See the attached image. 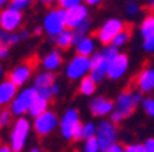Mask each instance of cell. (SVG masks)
<instances>
[{"label": "cell", "instance_id": "cell-1", "mask_svg": "<svg viewBox=\"0 0 154 152\" xmlns=\"http://www.w3.org/2000/svg\"><path fill=\"white\" fill-rule=\"evenodd\" d=\"M142 100L143 94L134 88H125L119 91L118 96L115 97V111L110 116V120L115 122L116 125L122 123L125 119L134 114V111L140 106Z\"/></svg>", "mask_w": 154, "mask_h": 152}, {"label": "cell", "instance_id": "cell-2", "mask_svg": "<svg viewBox=\"0 0 154 152\" xmlns=\"http://www.w3.org/2000/svg\"><path fill=\"white\" fill-rule=\"evenodd\" d=\"M43 34L48 38L55 40L61 32L67 29V11L60 8V6H51L45 12L41 18V25Z\"/></svg>", "mask_w": 154, "mask_h": 152}, {"label": "cell", "instance_id": "cell-3", "mask_svg": "<svg viewBox=\"0 0 154 152\" xmlns=\"http://www.w3.org/2000/svg\"><path fill=\"white\" fill-rule=\"evenodd\" d=\"M32 129V122L25 116V117H17L9 128V136H8V146L14 152H23L28 140L31 137Z\"/></svg>", "mask_w": 154, "mask_h": 152}, {"label": "cell", "instance_id": "cell-4", "mask_svg": "<svg viewBox=\"0 0 154 152\" xmlns=\"http://www.w3.org/2000/svg\"><path fill=\"white\" fill-rule=\"evenodd\" d=\"M82 120L79 116V111L76 108L70 106L67 110H64V113L60 116V126L58 131L63 140L66 142H73L78 139L79 129H81Z\"/></svg>", "mask_w": 154, "mask_h": 152}, {"label": "cell", "instance_id": "cell-5", "mask_svg": "<svg viewBox=\"0 0 154 152\" xmlns=\"http://www.w3.org/2000/svg\"><path fill=\"white\" fill-rule=\"evenodd\" d=\"M32 87L37 90L38 94L48 97L49 100L55 99L61 91V85H60L55 73L45 72V70L35 73V76L32 79Z\"/></svg>", "mask_w": 154, "mask_h": 152}, {"label": "cell", "instance_id": "cell-6", "mask_svg": "<svg viewBox=\"0 0 154 152\" xmlns=\"http://www.w3.org/2000/svg\"><path fill=\"white\" fill-rule=\"evenodd\" d=\"M64 76L70 82H79L90 75V58L73 53L64 64Z\"/></svg>", "mask_w": 154, "mask_h": 152}, {"label": "cell", "instance_id": "cell-7", "mask_svg": "<svg viewBox=\"0 0 154 152\" xmlns=\"http://www.w3.org/2000/svg\"><path fill=\"white\" fill-rule=\"evenodd\" d=\"M127 28L125 21L119 17H110L107 20H104L101 26L96 29V35L95 38L98 40V43L104 47V46H110L113 43V40Z\"/></svg>", "mask_w": 154, "mask_h": 152}, {"label": "cell", "instance_id": "cell-8", "mask_svg": "<svg viewBox=\"0 0 154 152\" xmlns=\"http://www.w3.org/2000/svg\"><path fill=\"white\" fill-rule=\"evenodd\" d=\"M38 96L37 90L34 87H23L20 88L15 99L12 100V103L9 105V110L11 113L14 114V117H25L26 114H29V110H31V105L34 102V99Z\"/></svg>", "mask_w": 154, "mask_h": 152}, {"label": "cell", "instance_id": "cell-9", "mask_svg": "<svg viewBox=\"0 0 154 152\" xmlns=\"http://www.w3.org/2000/svg\"><path fill=\"white\" fill-rule=\"evenodd\" d=\"M60 126V116L54 110H48L41 116L32 119V129L38 137H49L52 136Z\"/></svg>", "mask_w": 154, "mask_h": 152}, {"label": "cell", "instance_id": "cell-10", "mask_svg": "<svg viewBox=\"0 0 154 152\" xmlns=\"http://www.w3.org/2000/svg\"><path fill=\"white\" fill-rule=\"evenodd\" d=\"M96 139L101 145L102 152L107 151L108 148H112L119 140L118 125L110 119H101V122L98 123V129H96Z\"/></svg>", "mask_w": 154, "mask_h": 152}, {"label": "cell", "instance_id": "cell-11", "mask_svg": "<svg viewBox=\"0 0 154 152\" xmlns=\"http://www.w3.org/2000/svg\"><path fill=\"white\" fill-rule=\"evenodd\" d=\"M34 76H35V69H34V64L31 61L20 62L8 72V79L12 81L18 88L26 87L34 79Z\"/></svg>", "mask_w": 154, "mask_h": 152}, {"label": "cell", "instance_id": "cell-12", "mask_svg": "<svg viewBox=\"0 0 154 152\" xmlns=\"http://www.w3.org/2000/svg\"><path fill=\"white\" fill-rule=\"evenodd\" d=\"M25 15L11 6L0 11V29L6 32H18L23 28Z\"/></svg>", "mask_w": 154, "mask_h": 152}, {"label": "cell", "instance_id": "cell-13", "mask_svg": "<svg viewBox=\"0 0 154 152\" xmlns=\"http://www.w3.org/2000/svg\"><path fill=\"white\" fill-rule=\"evenodd\" d=\"M130 70V58L127 53L119 52L112 61L108 62L107 69V79L110 81H121Z\"/></svg>", "mask_w": 154, "mask_h": 152}, {"label": "cell", "instance_id": "cell-14", "mask_svg": "<svg viewBox=\"0 0 154 152\" xmlns=\"http://www.w3.org/2000/svg\"><path fill=\"white\" fill-rule=\"evenodd\" d=\"M115 111V100L107 96H93L89 100V113L98 119H107Z\"/></svg>", "mask_w": 154, "mask_h": 152}, {"label": "cell", "instance_id": "cell-15", "mask_svg": "<svg viewBox=\"0 0 154 152\" xmlns=\"http://www.w3.org/2000/svg\"><path fill=\"white\" fill-rule=\"evenodd\" d=\"M133 84H134V90H137L142 94L151 96V93H154V67L145 66L143 69H140Z\"/></svg>", "mask_w": 154, "mask_h": 152}, {"label": "cell", "instance_id": "cell-16", "mask_svg": "<svg viewBox=\"0 0 154 152\" xmlns=\"http://www.w3.org/2000/svg\"><path fill=\"white\" fill-rule=\"evenodd\" d=\"M40 67L41 70L45 72H51V73H57L58 70L64 69V56H63V52L60 49H51L48 50L45 55L40 58Z\"/></svg>", "mask_w": 154, "mask_h": 152}, {"label": "cell", "instance_id": "cell-17", "mask_svg": "<svg viewBox=\"0 0 154 152\" xmlns=\"http://www.w3.org/2000/svg\"><path fill=\"white\" fill-rule=\"evenodd\" d=\"M110 59L98 50L93 56H90V76L99 84L107 78V69H108Z\"/></svg>", "mask_w": 154, "mask_h": 152}, {"label": "cell", "instance_id": "cell-18", "mask_svg": "<svg viewBox=\"0 0 154 152\" xmlns=\"http://www.w3.org/2000/svg\"><path fill=\"white\" fill-rule=\"evenodd\" d=\"M87 20H90V12H89V6L85 3L67 11V28L72 31L78 29Z\"/></svg>", "mask_w": 154, "mask_h": 152}, {"label": "cell", "instance_id": "cell-19", "mask_svg": "<svg viewBox=\"0 0 154 152\" xmlns=\"http://www.w3.org/2000/svg\"><path fill=\"white\" fill-rule=\"evenodd\" d=\"M98 40L92 35H85V37H81V38H76L75 40V53L78 55H82V56H93L96 52H98Z\"/></svg>", "mask_w": 154, "mask_h": 152}, {"label": "cell", "instance_id": "cell-20", "mask_svg": "<svg viewBox=\"0 0 154 152\" xmlns=\"http://www.w3.org/2000/svg\"><path fill=\"white\" fill-rule=\"evenodd\" d=\"M18 87L8 78L0 81V108H9L18 93Z\"/></svg>", "mask_w": 154, "mask_h": 152}, {"label": "cell", "instance_id": "cell-21", "mask_svg": "<svg viewBox=\"0 0 154 152\" xmlns=\"http://www.w3.org/2000/svg\"><path fill=\"white\" fill-rule=\"evenodd\" d=\"M75 40H76L75 32L67 28L64 32H61V34L54 40V43H55V47L63 52V50H67V49L73 47V46H75Z\"/></svg>", "mask_w": 154, "mask_h": 152}, {"label": "cell", "instance_id": "cell-22", "mask_svg": "<svg viewBox=\"0 0 154 152\" xmlns=\"http://www.w3.org/2000/svg\"><path fill=\"white\" fill-rule=\"evenodd\" d=\"M98 90V82L89 75L78 82V93L84 97H93Z\"/></svg>", "mask_w": 154, "mask_h": 152}, {"label": "cell", "instance_id": "cell-23", "mask_svg": "<svg viewBox=\"0 0 154 152\" xmlns=\"http://www.w3.org/2000/svg\"><path fill=\"white\" fill-rule=\"evenodd\" d=\"M49 105H51V100H49L48 97L38 94V96L34 99L32 105H31V110H29V114H28V116H29V117H32V119H35V117L41 116L43 113H46L48 110H51Z\"/></svg>", "mask_w": 154, "mask_h": 152}, {"label": "cell", "instance_id": "cell-24", "mask_svg": "<svg viewBox=\"0 0 154 152\" xmlns=\"http://www.w3.org/2000/svg\"><path fill=\"white\" fill-rule=\"evenodd\" d=\"M139 34L142 40L154 38V14H148L139 23Z\"/></svg>", "mask_w": 154, "mask_h": 152}, {"label": "cell", "instance_id": "cell-25", "mask_svg": "<svg viewBox=\"0 0 154 152\" xmlns=\"http://www.w3.org/2000/svg\"><path fill=\"white\" fill-rule=\"evenodd\" d=\"M96 129H98V123H93V122H82L76 140L85 142V140H89V139L96 137Z\"/></svg>", "mask_w": 154, "mask_h": 152}, {"label": "cell", "instance_id": "cell-26", "mask_svg": "<svg viewBox=\"0 0 154 152\" xmlns=\"http://www.w3.org/2000/svg\"><path fill=\"white\" fill-rule=\"evenodd\" d=\"M142 9H143V5L142 2H139V0H134V2H127L125 3V15L128 18H136L142 14Z\"/></svg>", "mask_w": 154, "mask_h": 152}, {"label": "cell", "instance_id": "cell-27", "mask_svg": "<svg viewBox=\"0 0 154 152\" xmlns=\"http://www.w3.org/2000/svg\"><path fill=\"white\" fill-rule=\"evenodd\" d=\"M21 38L18 35V32H6L0 29V44H5V46H14L17 43H20Z\"/></svg>", "mask_w": 154, "mask_h": 152}, {"label": "cell", "instance_id": "cell-28", "mask_svg": "<svg viewBox=\"0 0 154 152\" xmlns=\"http://www.w3.org/2000/svg\"><path fill=\"white\" fill-rule=\"evenodd\" d=\"M14 120H15V117L11 113L9 108H0V129L11 128Z\"/></svg>", "mask_w": 154, "mask_h": 152}, {"label": "cell", "instance_id": "cell-29", "mask_svg": "<svg viewBox=\"0 0 154 152\" xmlns=\"http://www.w3.org/2000/svg\"><path fill=\"white\" fill-rule=\"evenodd\" d=\"M130 40H131V31H130L128 28H125V29L113 40L112 46H115L116 49H122V47H125L128 43H130Z\"/></svg>", "mask_w": 154, "mask_h": 152}, {"label": "cell", "instance_id": "cell-30", "mask_svg": "<svg viewBox=\"0 0 154 152\" xmlns=\"http://www.w3.org/2000/svg\"><path fill=\"white\" fill-rule=\"evenodd\" d=\"M140 108H142V111H143L145 116L154 119V96H143Z\"/></svg>", "mask_w": 154, "mask_h": 152}, {"label": "cell", "instance_id": "cell-31", "mask_svg": "<svg viewBox=\"0 0 154 152\" xmlns=\"http://www.w3.org/2000/svg\"><path fill=\"white\" fill-rule=\"evenodd\" d=\"M81 152H102V149H101V145H99L98 139H96V137H93V139H89V140L82 142Z\"/></svg>", "mask_w": 154, "mask_h": 152}, {"label": "cell", "instance_id": "cell-32", "mask_svg": "<svg viewBox=\"0 0 154 152\" xmlns=\"http://www.w3.org/2000/svg\"><path fill=\"white\" fill-rule=\"evenodd\" d=\"M32 2L34 0H12L9 6L17 9V11H20V12H25V11H28L32 6Z\"/></svg>", "mask_w": 154, "mask_h": 152}, {"label": "cell", "instance_id": "cell-33", "mask_svg": "<svg viewBox=\"0 0 154 152\" xmlns=\"http://www.w3.org/2000/svg\"><path fill=\"white\" fill-rule=\"evenodd\" d=\"M73 32H75V37H76V38H81V37H85V35H90V32H92V18L87 20L84 25H81V26H79L78 29H75Z\"/></svg>", "mask_w": 154, "mask_h": 152}, {"label": "cell", "instance_id": "cell-34", "mask_svg": "<svg viewBox=\"0 0 154 152\" xmlns=\"http://www.w3.org/2000/svg\"><path fill=\"white\" fill-rule=\"evenodd\" d=\"M57 3H58L60 8H63V9H66V11H69V9H73V8L82 5L84 0H58Z\"/></svg>", "mask_w": 154, "mask_h": 152}, {"label": "cell", "instance_id": "cell-35", "mask_svg": "<svg viewBox=\"0 0 154 152\" xmlns=\"http://www.w3.org/2000/svg\"><path fill=\"white\" fill-rule=\"evenodd\" d=\"M125 152H145V146L143 143H128L125 146Z\"/></svg>", "mask_w": 154, "mask_h": 152}, {"label": "cell", "instance_id": "cell-36", "mask_svg": "<svg viewBox=\"0 0 154 152\" xmlns=\"http://www.w3.org/2000/svg\"><path fill=\"white\" fill-rule=\"evenodd\" d=\"M142 49L145 53H154V38L142 40Z\"/></svg>", "mask_w": 154, "mask_h": 152}, {"label": "cell", "instance_id": "cell-37", "mask_svg": "<svg viewBox=\"0 0 154 152\" xmlns=\"http://www.w3.org/2000/svg\"><path fill=\"white\" fill-rule=\"evenodd\" d=\"M11 55V47L5 46V44H0V61H5L8 59Z\"/></svg>", "mask_w": 154, "mask_h": 152}, {"label": "cell", "instance_id": "cell-38", "mask_svg": "<svg viewBox=\"0 0 154 152\" xmlns=\"http://www.w3.org/2000/svg\"><path fill=\"white\" fill-rule=\"evenodd\" d=\"M143 146H145V152H154V137L146 139Z\"/></svg>", "mask_w": 154, "mask_h": 152}, {"label": "cell", "instance_id": "cell-39", "mask_svg": "<svg viewBox=\"0 0 154 152\" xmlns=\"http://www.w3.org/2000/svg\"><path fill=\"white\" fill-rule=\"evenodd\" d=\"M105 0H84V3L89 6V8H96V6H101Z\"/></svg>", "mask_w": 154, "mask_h": 152}, {"label": "cell", "instance_id": "cell-40", "mask_svg": "<svg viewBox=\"0 0 154 152\" xmlns=\"http://www.w3.org/2000/svg\"><path fill=\"white\" fill-rule=\"evenodd\" d=\"M104 152H125V146H122L121 143H116V145H113L112 148H108Z\"/></svg>", "mask_w": 154, "mask_h": 152}, {"label": "cell", "instance_id": "cell-41", "mask_svg": "<svg viewBox=\"0 0 154 152\" xmlns=\"http://www.w3.org/2000/svg\"><path fill=\"white\" fill-rule=\"evenodd\" d=\"M18 35H20V38H21V41H25V40H28L31 35H32V32L29 31V29H25V28H21L20 31H18Z\"/></svg>", "mask_w": 154, "mask_h": 152}, {"label": "cell", "instance_id": "cell-42", "mask_svg": "<svg viewBox=\"0 0 154 152\" xmlns=\"http://www.w3.org/2000/svg\"><path fill=\"white\" fill-rule=\"evenodd\" d=\"M142 5L145 9H148L154 14V0H142Z\"/></svg>", "mask_w": 154, "mask_h": 152}, {"label": "cell", "instance_id": "cell-43", "mask_svg": "<svg viewBox=\"0 0 154 152\" xmlns=\"http://www.w3.org/2000/svg\"><path fill=\"white\" fill-rule=\"evenodd\" d=\"M35 2H38L41 6H48V8H51L52 3H54V2H58V0H35Z\"/></svg>", "mask_w": 154, "mask_h": 152}, {"label": "cell", "instance_id": "cell-44", "mask_svg": "<svg viewBox=\"0 0 154 152\" xmlns=\"http://www.w3.org/2000/svg\"><path fill=\"white\" fill-rule=\"evenodd\" d=\"M8 73H6V69H5V66L2 64V61H0V81L2 79H5V76H6Z\"/></svg>", "mask_w": 154, "mask_h": 152}, {"label": "cell", "instance_id": "cell-45", "mask_svg": "<svg viewBox=\"0 0 154 152\" xmlns=\"http://www.w3.org/2000/svg\"><path fill=\"white\" fill-rule=\"evenodd\" d=\"M11 2H12V0H0V11L5 9V8H8V6L11 5Z\"/></svg>", "mask_w": 154, "mask_h": 152}, {"label": "cell", "instance_id": "cell-46", "mask_svg": "<svg viewBox=\"0 0 154 152\" xmlns=\"http://www.w3.org/2000/svg\"><path fill=\"white\" fill-rule=\"evenodd\" d=\"M31 32H32L34 35H41V34H43V28H41V26H35Z\"/></svg>", "mask_w": 154, "mask_h": 152}, {"label": "cell", "instance_id": "cell-47", "mask_svg": "<svg viewBox=\"0 0 154 152\" xmlns=\"http://www.w3.org/2000/svg\"><path fill=\"white\" fill-rule=\"evenodd\" d=\"M0 152H14V151H12L8 145H3L2 148H0Z\"/></svg>", "mask_w": 154, "mask_h": 152}, {"label": "cell", "instance_id": "cell-48", "mask_svg": "<svg viewBox=\"0 0 154 152\" xmlns=\"http://www.w3.org/2000/svg\"><path fill=\"white\" fill-rule=\"evenodd\" d=\"M28 152H43V149H41L40 146H34V148L28 149Z\"/></svg>", "mask_w": 154, "mask_h": 152}, {"label": "cell", "instance_id": "cell-49", "mask_svg": "<svg viewBox=\"0 0 154 152\" xmlns=\"http://www.w3.org/2000/svg\"><path fill=\"white\" fill-rule=\"evenodd\" d=\"M2 146H3V145H2V139H0V148H2Z\"/></svg>", "mask_w": 154, "mask_h": 152}, {"label": "cell", "instance_id": "cell-50", "mask_svg": "<svg viewBox=\"0 0 154 152\" xmlns=\"http://www.w3.org/2000/svg\"><path fill=\"white\" fill-rule=\"evenodd\" d=\"M125 2H134V0H125Z\"/></svg>", "mask_w": 154, "mask_h": 152}]
</instances>
